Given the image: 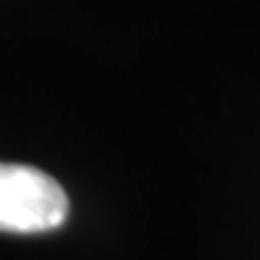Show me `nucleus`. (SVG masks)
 <instances>
[{"instance_id":"f257e3e1","label":"nucleus","mask_w":260,"mask_h":260,"mask_svg":"<svg viewBox=\"0 0 260 260\" xmlns=\"http://www.w3.org/2000/svg\"><path fill=\"white\" fill-rule=\"evenodd\" d=\"M67 214L70 200L49 174L0 162V232H52L67 220Z\"/></svg>"}]
</instances>
